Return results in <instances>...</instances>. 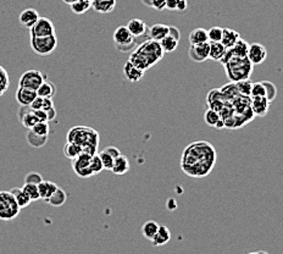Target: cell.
<instances>
[{"instance_id":"cell-15","label":"cell","mask_w":283,"mask_h":254,"mask_svg":"<svg viewBox=\"0 0 283 254\" xmlns=\"http://www.w3.org/2000/svg\"><path fill=\"white\" fill-rule=\"evenodd\" d=\"M269 106L270 102L266 99V97L250 98V110H252L254 116H265L269 112Z\"/></svg>"},{"instance_id":"cell-37","label":"cell","mask_w":283,"mask_h":254,"mask_svg":"<svg viewBox=\"0 0 283 254\" xmlns=\"http://www.w3.org/2000/svg\"><path fill=\"white\" fill-rule=\"evenodd\" d=\"M10 87V77L8 71L0 65V97L4 96Z\"/></svg>"},{"instance_id":"cell-34","label":"cell","mask_w":283,"mask_h":254,"mask_svg":"<svg viewBox=\"0 0 283 254\" xmlns=\"http://www.w3.org/2000/svg\"><path fill=\"white\" fill-rule=\"evenodd\" d=\"M81 153H82V148H81V147L78 144H76V143L67 142L64 147L65 156H66V158H68V159H71V160L76 158L78 154H81Z\"/></svg>"},{"instance_id":"cell-26","label":"cell","mask_w":283,"mask_h":254,"mask_svg":"<svg viewBox=\"0 0 283 254\" xmlns=\"http://www.w3.org/2000/svg\"><path fill=\"white\" fill-rule=\"evenodd\" d=\"M210 49H209V59L214 61H221L222 58L226 54L227 49L221 42H209Z\"/></svg>"},{"instance_id":"cell-30","label":"cell","mask_w":283,"mask_h":254,"mask_svg":"<svg viewBox=\"0 0 283 254\" xmlns=\"http://www.w3.org/2000/svg\"><path fill=\"white\" fill-rule=\"evenodd\" d=\"M55 92H56V87L53 82L45 80L43 83L37 88V96L43 98H53Z\"/></svg>"},{"instance_id":"cell-16","label":"cell","mask_w":283,"mask_h":254,"mask_svg":"<svg viewBox=\"0 0 283 254\" xmlns=\"http://www.w3.org/2000/svg\"><path fill=\"white\" fill-rule=\"evenodd\" d=\"M35 97H37V90L31 89V88H27V87L18 86L17 90H16L15 93L16 102L18 103V105L29 106L32 104V102L35 99Z\"/></svg>"},{"instance_id":"cell-22","label":"cell","mask_w":283,"mask_h":254,"mask_svg":"<svg viewBox=\"0 0 283 254\" xmlns=\"http://www.w3.org/2000/svg\"><path fill=\"white\" fill-rule=\"evenodd\" d=\"M111 171L115 175H119V176L127 174V172L129 171V160L127 159V156L121 154L117 156V158H115Z\"/></svg>"},{"instance_id":"cell-40","label":"cell","mask_w":283,"mask_h":254,"mask_svg":"<svg viewBox=\"0 0 283 254\" xmlns=\"http://www.w3.org/2000/svg\"><path fill=\"white\" fill-rule=\"evenodd\" d=\"M262 84L263 87H265L266 99H268L270 103H272L273 100L276 99V97H277V88H276V86L272 82H270V81H262Z\"/></svg>"},{"instance_id":"cell-46","label":"cell","mask_w":283,"mask_h":254,"mask_svg":"<svg viewBox=\"0 0 283 254\" xmlns=\"http://www.w3.org/2000/svg\"><path fill=\"white\" fill-rule=\"evenodd\" d=\"M252 97H265V87L262 82L253 83L252 90H250V98Z\"/></svg>"},{"instance_id":"cell-18","label":"cell","mask_w":283,"mask_h":254,"mask_svg":"<svg viewBox=\"0 0 283 254\" xmlns=\"http://www.w3.org/2000/svg\"><path fill=\"white\" fill-rule=\"evenodd\" d=\"M38 19H39V14L37 12V10L32 9V8L25 9L18 16L20 24L28 29L31 28L32 26L35 24V22H37Z\"/></svg>"},{"instance_id":"cell-5","label":"cell","mask_w":283,"mask_h":254,"mask_svg":"<svg viewBox=\"0 0 283 254\" xmlns=\"http://www.w3.org/2000/svg\"><path fill=\"white\" fill-rule=\"evenodd\" d=\"M21 208L10 191H0V220L11 221L20 215Z\"/></svg>"},{"instance_id":"cell-3","label":"cell","mask_w":283,"mask_h":254,"mask_svg":"<svg viewBox=\"0 0 283 254\" xmlns=\"http://www.w3.org/2000/svg\"><path fill=\"white\" fill-rule=\"evenodd\" d=\"M67 142L76 143L82 148V152L97 154L99 146V133L87 126H74L67 132Z\"/></svg>"},{"instance_id":"cell-49","label":"cell","mask_w":283,"mask_h":254,"mask_svg":"<svg viewBox=\"0 0 283 254\" xmlns=\"http://www.w3.org/2000/svg\"><path fill=\"white\" fill-rule=\"evenodd\" d=\"M168 35H172V37L178 39L180 41L181 39V32L180 29H178L177 27H175V26H168Z\"/></svg>"},{"instance_id":"cell-12","label":"cell","mask_w":283,"mask_h":254,"mask_svg":"<svg viewBox=\"0 0 283 254\" xmlns=\"http://www.w3.org/2000/svg\"><path fill=\"white\" fill-rule=\"evenodd\" d=\"M247 58L253 65H260L268 58V50H266L265 45L260 43H253L249 44L248 53H247Z\"/></svg>"},{"instance_id":"cell-27","label":"cell","mask_w":283,"mask_h":254,"mask_svg":"<svg viewBox=\"0 0 283 254\" xmlns=\"http://www.w3.org/2000/svg\"><path fill=\"white\" fill-rule=\"evenodd\" d=\"M66 199H67L66 192H65L63 188L58 187L56 191L51 194V197L45 202H47L49 205H51V207H63V205L66 203Z\"/></svg>"},{"instance_id":"cell-4","label":"cell","mask_w":283,"mask_h":254,"mask_svg":"<svg viewBox=\"0 0 283 254\" xmlns=\"http://www.w3.org/2000/svg\"><path fill=\"white\" fill-rule=\"evenodd\" d=\"M221 63L226 70L230 82H238L247 80L253 72V64L247 57H237V55H224Z\"/></svg>"},{"instance_id":"cell-38","label":"cell","mask_w":283,"mask_h":254,"mask_svg":"<svg viewBox=\"0 0 283 254\" xmlns=\"http://www.w3.org/2000/svg\"><path fill=\"white\" fill-rule=\"evenodd\" d=\"M252 86H253V82L249 80V78L236 82L237 90H238V94H240V96L250 97V90H252Z\"/></svg>"},{"instance_id":"cell-25","label":"cell","mask_w":283,"mask_h":254,"mask_svg":"<svg viewBox=\"0 0 283 254\" xmlns=\"http://www.w3.org/2000/svg\"><path fill=\"white\" fill-rule=\"evenodd\" d=\"M26 141L32 148H42V147H44L48 143V136L37 135V133H34L29 129L27 135H26Z\"/></svg>"},{"instance_id":"cell-7","label":"cell","mask_w":283,"mask_h":254,"mask_svg":"<svg viewBox=\"0 0 283 254\" xmlns=\"http://www.w3.org/2000/svg\"><path fill=\"white\" fill-rule=\"evenodd\" d=\"M114 43L119 51L127 53L137 47L136 39L128 31L127 26H120L114 32Z\"/></svg>"},{"instance_id":"cell-52","label":"cell","mask_w":283,"mask_h":254,"mask_svg":"<svg viewBox=\"0 0 283 254\" xmlns=\"http://www.w3.org/2000/svg\"><path fill=\"white\" fill-rule=\"evenodd\" d=\"M47 116H48V122L55 120V117H56V110H55V107H51V109L47 110Z\"/></svg>"},{"instance_id":"cell-13","label":"cell","mask_w":283,"mask_h":254,"mask_svg":"<svg viewBox=\"0 0 283 254\" xmlns=\"http://www.w3.org/2000/svg\"><path fill=\"white\" fill-rule=\"evenodd\" d=\"M209 42L199 44H191L188 54H190V58L195 61V63H204V61H206L209 59Z\"/></svg>"},{"instance_id":"cell-45","label":"cell","mask_w":283,"mask_h":254,"mask_svg":"<svg viewBox=\"0 0 283 254\" xmlns=\"http://www.w3.org/2000/svg\"><path fill=\"white\" fill-rule=\"evenodd\" d=\"M141 2L143 5L159 10V11L166 9V0H141Z\"/></svg>"},{"instance_id":"cell-43","label":"cell","mask_w":283,"mask_h":254,"mask_svg":"<svg viewBox=\"0 0 283 254\" xmlns=\"http://www.w3.org/2000/svg\"><path fill=\"white\" fill-rule=\"evenodd\" d=\"M222 27H219V26H214L210 29H207V39L209 42H221V38H222Z\"/></svg>"},{"instance_id":"cell-17","label":"cell","mask_w":283,"mask_h":254,"mask_svg":"<svg viewBox=\"0 0 283 254\" xmlns=\"http://www.w3.org/2000/svg\"><path fill=\"white\" fill-rule=\"evenodd\" d=\"M123 74H125V77L129 82H139V81L144 77L145 71L137 67L136 65H133L131 63V61H127L125 66H123Z\"/></svg>"},{"instance_id":"cell-14","label":"cell","mask_w":283,"mask_h":254,"mask_svg":"<svg viewBox=\"0 0 283 254\" xmlns=\"http://www.w3.org/2000/svg\"><path fill=\"white\" fill-rule=\"evenodd\" d=\"M21 107L18 109V121L22 123V126L29 130L35 122H38L37 116H35L34 110L31 106L20 105Z\"/></svg>"},{"instance_id":"cell-24","label":"cell","mask_w":283,"mask_h":254,"mask_svg":"<svg viewBox=\"0 0 283 254\" xmlns=\"http://www.w3.org/2000/svg\"><path fill=\"white\" fill-rule=\"evenodd\" d=\"M59 186L51 181H42L38 184V191H39V197L44 202L49 199L51 197V194L56 191Z\"/></svg>"},{"instance_id":"cell-28","label":"cell","mask_w":283,"mask_h":254,"mask_svg":"<svg viewBox=\"0 0 283 254\" xmlns=\"http://www.w3.org/2000/svg\"><path fill=\"white\" fill-rule=\"evenodd\" d=\"M10 192H11L12 195L15 197V199H16V202H17L18 207L21 208V209L22 208L28 207V205L32 203L31 198L26 194V192L22 190V187H14L10 190Z\"/></svg>"},{"instance_id":"cell-36","label":"cell","mask_w":283,"mask_h":254,"mask_svg":"<svg viewBox=\"0 0 283 254\" xmlns=\"http://www.w3.org/2000/svg\"><path fill=\"white\" fill-rule=\"evenodd\" d=\"M220 119H221L220 113L216 112V110L211 109V107H209V109H207L204 114V121L211 127L216 126V123L219 122Z\"/></svg>"},{"instance_id":"cell-1","label":"cell","mask_w":283,"mask_h":254,"mask_svg":"<svg viewBox=\"0 0 283 254\" xmlns=\"http://www.w3.org/2000/svg\"><path fill=\"white\" fill-rule=\"evenodd\" d=\"M216 160L215 147L207 141H197L183 149L181 155V169L190 177L203 178L211 174Z\"/></svg>"},{"instance_id":"cell-33","label":"cell","mask_w":283,"mask_h":254,"mask_svg":"<svg viewBox=\"0 0 283 254\" xmlns=\"http://www.w3.org/2000/svg\"><path fill=\"white\" fill-rule=\"evenodd\" d=\"M178 39H176L172 37V35H166L160 41V45L162 48V50H164V53H172V51H175L176 49L178 47Z\"/></svg>"},{"instance_id":"cell-39","label":"cell","mask_w":283,"mask_h":254,"mask_svg":"<svg viewBox=\"0 0 283 254\" xmlns=\"http://www.w3.org/2000/svg\"><path fill=\"white\" fill-rule=\"evenodd\" d=\"M22 190H24L26 192V194H27L28 197L31 198L32 202H35V201L41 199V197H39L38 185L27 184V182H25L24 186H22Z\"/></svg>"},{"instance_id":"cell-20","label":"cell","mask_w":283,"mask_h":254,"mask_svg":"<svg viewBox=\"0 0 283 254\" xmlns=\"http://www.w3.org/2000/svg\"><path fill=\"white\" fill-rule=\"evenodd\" d=\"M240 38H242V37H240L239 32H237L236 29L223 28L222 38H221V43L224 45V48L229 49V48H232L233 45L236 44Z\"/></svg>"},{"instance_id":"cell-19","label":"cell","mask_w":283,"mask_h":254,"mask_svg":"<svg viewBox=\"0 0 283 254\" xmlns=\"http://www.w3.org/2000/svg\"><path fill=\"white\" fill-rule=\"evenodd\" d=\"M171 240V231L165 225H159V229L156 231L154 239L152 240V243L154 246H164L168 243Z\"/></svg>"},{"instance_id":"cell-48","label":"cell","mask_w":283,"mask_h":254,"mask_svg":"<svg viewBox=\"0 0 283 254\" xmlns=\"http://www.w3.org/2000/svg\"><path fill=\"white\" fill-rule=\"evenodd\" d=\"M43 98V97H42ZM51 107H54V102L51 98H43V103H42V110H47L51 109Z\"/></svg>"},{"instance_id":"cell-29","label":"cell","mask_w":283,"mask_h":254,"mask_svg":"<svg viewBox=\"0 0 283 254\" xmlns=\"http://www.w3.org/2000/svg\"><path fill=\"white\" fill-rule=\"evenodd\" d=\"M209 42L207 39V29L205 28H194L190 33V43L191 44H199Z\"/></svg>"},{"instance_id":"cell-31","label":"cell","mask_w":283,"mask_h":254,"mask_svg":"<svg viewBox=\"0 0 283 254\" xmlns=\"http://www.w3.org/2000/svg\"><path fill=\"white\" fill-rule=\"evenodd\" d=\"M70 8L73 14L83 15L92 8V0H76L70 5Z\"/></svg>"},{"instance_id":"cell-50","label":"cell","mask_w":283,"mask_h":254,"mask_svg":"<svg viewBox=\"0 0 283 254\" xmlns=\"http://www.w3.org/2000/svg\"><path fill=\"white\" fill-rule=\"evenodd\" d=\"M35 116H37L38 121H48V116H47V112L42 109H37L34 110Z\"/></svg>"},{"instance_id":"cell-8","label":"cell","mask_w":283,"mask_h":254,"mask_svg":"<svg viewBox=\"0 0 283 254\" xmlns=\"http://www.w3.org/2000/svg\"><path fill=\"white\" fill-rule=\"evenodd\" d=\"M92 154L82 152L78 154L76 158L72 159V169L78 177L88 178L93 176V172L90 170V160H92Z\"/></svg>"},{"instance_id":"cell-2","label":"cell","mask_w":283,"mask_h":254,"mask_svg":"<svg viewBox=\"0 0 283 254\" xmlns=\"http://www.w3.org/2000/svg\"><path fill=\"white\" fill-rule=\"evenodd\" d=\"M164 54L165 53L162 50L160 42L148 39V41L143 42L133 49L128 61H131L137 67L146 71L155 66L164 58Z\"/></svg>"},{"instance_id":"cell-32","label":"cell","mask_w":283,"mask_h":254,"mask_svg":"<svg viewBox=\"0 0 283 254\" xmlns=\"http://www.w3.org/2000/svg\"><path fill=\"white\" fill-rule=\"evenodd\" d=\"M159 229V224L154 220H149L144 223V225L142 226V233L144 236V239L152 241L154 239L156 231Z\"/></svg>"},{"instance_id":"cell-42","label":"cell","mask_w":283,"mask_h":254,"mask_svg":"<svg viewBox=\"0 0 283 254\" xmlns=\"http://www.w3.org/2000/svg\"><path fill=\"white\" fill-rule=\"evenodd\" d=\"M98 155H99L100 160H102V162H103L104 170H110V171H111L112 165H114V160H115V159H114L112 156L110 155L109 153H107L106 151H104V149Z\"/></svg>"},{"instance_id":"cell-44","label":"cell","mask_w":283,"mask_h":254,"mask_svg":"<svg viewBox=\"0 0 283 254\" xmlns=\"http://www.w3.org/2000/svg\"><path fill=\"white\" fill-rule=\"evenodd\" d=\"M90 170H92L93 175H97V174H100L104 170V166H103V162L102 160H100L99 155L98 154H94L92 156V160H90Z\"/></svg>"},{"instance_id":"cell-35","label":"cell","mask_w":283,"mask_h":254,"mask_svg":"<svg viewBox=\"0 0 283 254\" xmlns=\"http://www.w3.org/2000/svg\"><path fill=\"white\" fill-rule=\"evenodd\" d=\"M187 8V0H166V9L171 11H185Z\"/></svg>"},{"instance_id":"cell-41","label":"cell","mask_w":283,"mask_h":254,"mask_svg":"<svg viewBox=\"0 0 283 254\" xmlns=\"http://www.w3.org/2000/svg\"><path fill=\"white\" fill-rule=\"evenodd\" d=\"M32 131L37 135L41 136H49V131H50V127H49L48 121H38L32 126Z\"/></svg>"},{"instance_id":"cell-11","label":"cell","mask_w":283,"mask_h":254,"mask_svg":"<svg viewBox=\"0 0 283 254\" xmlns=\"http://www.w3.org/2000/svg\"><path fill=\"white\" fill-rule=\"evenodd\" d=\"M29 31H31V37H45V35L56 33L54 24L48 17H39L37 22L29 28Z\"/></svg>"},{"instance_id":"cell-23","label":"cell","mask_w":283,"mask_h":254,"mask_svg":"<svg viewBox=\"0 0 283 254\" xmlns=\"http://www.w3.org/2000/svg\"><path fill=\"white\" fill-rule=\"evenodd\" d=\"M149 38L153 39V41L160 42L162 38L166 37L168 33V26L164 24H155L153 25L152 27L148 28Z\"/></svg>"},{"instance_id":"cell-53","label":"cell","mask_w":283,"mask_h":254,"mask_svg":"<svg viewBox=\"0 0 283 254\" xmlns=\"http://www.w3.org/2000/svg\"><path fill=\"white\" fill-rule=\"evenodd\" d=\"M63 2L65 3V4H68V5H71L72 4L73 2H76V0H63Z\"/></svg>"},{"instance_id":"cell-47","label":"cell","mask_w":283,"mask_h":254,"mask_svg":"<svg viewBox=\"0 0 283 254\" xmlns=\"http://www.w3.org/2000/svg\"><path fill=\"white\" fill-rule=\"evenodd\" d=\"M42 181H43V177H42V175L39 174V172H35V171L28 172V174L26 175V177H25V182H27V184L38 185L39 182H42Z\"/></svg>"},{"instance_id":"cell-21","label":"cell","mask_w":283,"mask_h":254,"mask_svg":"<svg viewBox=\"0 0 283 254\" xmlns=\"http://www.w3.org/2000/svg\"><path fill=\"white\" fill-rule=\"evenodd\" d=\"M92 8L99 14H109L116 8V0H92Z\"/></svg>"},{"instance_id":"cell-9","label":"cell","mask_w":283,"mask_h":254,"mask_svg":"<svg viewBox=\"0 0 283 254\" xmlns=\"http://www.w3.org/2000/svg\"><path fill=\"white\" fill-rule=\"evenodd\" d=\"M45 78H47V76L42 71L37 70V68H31V70L26 71V72L21 75L18 80V86L37 90V88L44 82Z\"/></svg>"},{"instance_id":"cell-6","label":"cell","mask_w":283,"mask_h":254,"mask_svg":"<svg viewBox=\"0 0 283 254\" xmlns=\"http://www.w3.org/2000/svg\"><path fill=\"white\" fill-rule=\"evenodd\" d=\"M58 47L56 33L45 37H31V48L37 55L47 57L51 54Z\"/></svg>"},{"instance_id":"cell-10","label":"cell","mask_w":283,"mask_h":254,"mask_svg":"<svg viewBox=\"0 0 283 254\" xmlns=\"http://www.w3.org/2000/svg\"><path fill=\"white\" fill-rule=\"evenodd\" d=\"M127 28L131 32V34L136 39V44H141L143 42L148 41L149 33H148V26L143 20L141 19H132L129 20V22L127 24Z\"/></svg>"},{"instance_id":"cell-51","label":"cell","mask_w":283,"mask_h":254,"mask_svg":"<svg viewBox=\"0 0 283 254\" xmlns=\"http://www.w3.org/2000/svg\"><path fill=\"white\" fill-rule=\"evenodd\" d=\"M104 151H106L107 153H109V154H110V155H111L114 159H115V158H117V156H119V155H121V152H120V151H119V149H117V148H116V147H114V146L106 147V148H105V149H104Z\"/></svg>"}]
</instances>
